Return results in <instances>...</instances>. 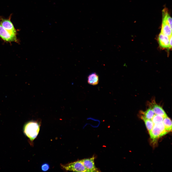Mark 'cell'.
I'll return each instance as SVG.
<instances>
[{
  "label": "cell",
  "instance_id": "1",
  "mask_svg": "<svg viewBox=\"0 0 172 172\" xmlns=\"http://www.w3.org/2000/svg\"><path fill=\"white\" fill-rule=\"evenodd\" d=\"M41 122L36 120H31L26 122L23 127V132L32 145V142L38 136L40 129Z\"/></svg>",
  "mask_w": 172,
  "mask_h": 172
},
{
  "label": "cell",
  "instance_id": "2",
  "mask_svg": "<svg viewBox=\"0 0 172 172\" xmlns=\"http://www.w3.org/2000/svg\"><path fill=\"white\" fill-rule=\"evenodd\" d=\"M167 132L162 122L154 124L152 129L149 133L151 138L155 140L165 135Z\"/></svg>",
  "mask_w": 172,
  "mask_h": 172
},
{
  "label": "cell",
  "instance_id": "3",
  "mask_svg": "<svg viewBox=\"0 0 172 172\" xmlns=\"http://www.w3.org/2000/svg\"><path fill=\"white\" fill-rule=\"evenodd\" d=\"M60 166L62 168L67 171L76 172H88L81 160L65 164H61Z\"/></svg>",
  "mask_w": 172,
  "mask_h": 172
},
{
  "label": "cell",
  "instance_id": "4",
  "mask_svg": "<svg viewBox=\"0 0 172 172\" xmlns=\"http://www.w3.org/2000/svg\"><path fill=\"white\" fill-rule=\"evenodd\" d=\"M0 37L7 42H17L16 35H14L4 28L0 24Z\"/></svg>",
  "mask_w": 172,
  "mask_h": 172
},
{
  "label": "cell",
  "instance_id": "5",
  "mask_svg": "<svg viewBox=\"0 0 172 172\" xmlns=\"http://www.w3.org/2000/svg\"><path fill=\"white\" fill-rule=\"evenodd\" d=\"M0 24L6 30L12 34L16 35V30L10 18H0Z\"/></svg>",
  "mask_w": 172,
  "mask_h": 172
},
{
  "label": "cell",
  "instance_id": "6",
  "mask_svg": "<svg viewBox=\"0 0 172 172\" xmlns=\"http://www.w3.org/2000/svg\"><path fill=\"white\" fill-rule=\"evenodd\" d=\"M94 159V157H93L90 158L81 160L88 172H99L95 165Z\"/></svg>",
  "mask_w": 172,
  "mask_h": 172
},
{
  "label": "cell",
  "instance_id": "7",
  "mask_svg": "<svg viewBox=\"0 0 172 172\" xmlns=\"http://www.w3.org/2000/svg\"><path fill=\"white\" fill-rule=\"evenodd\" d=\"M150 104L149 107L151 108L155 114L161 115L164 118L167 116L162 108L156 104L155 101H152Z\"/></svg>",
  "mask_w": 172,
  "mask_h": 172
},
{
  "label": "cell",
  "instance_id": "8",
  "mask_svg": "<svg viewBox=\"0 0 172 172\" xmlns=\"http://www.w3.org/2000/svg\"><path fill=\"white\" fill-rule=\"evenodd\" d=\"M169 37L161 33L159 34L158 42L161 47L164 48H169Z\"/></svg>",
  "mask_w": 172,
  "mask_h": 172
},
{
  "label": "cell",
  "instance_id": "9",
  "mask_svg": "<svg viewBox=\"0 0 172 172\" xmlns=\"http://www.w3.org/2000/svg\"><path fill=\"white\" fill-rule=\"evenodd\" d=\"M99 81L98 75L95 72H93L90 74L87 77L88 83L93 86L97 85Z\"/></svg>",
  "mask_w": 172,
  "mask_h": 172
},
{
  "label": "cell",
  "instance_id": "10",
  "mask_svg": "<svg viewBox=\"0 0 172 172\" xmlns=\"http://www.w3.org/2000/svg\"><path fill=\"white\" fill-rule=\"evenodd\" d=\"M172 28L167 23L162 21L161 33L169 37L172 36Z\"/></svg>",
  "mask_w": 172,
  "mask_h": 172
},
{
  "label": "cell",
  "instance_id": "11",
  "mask_svg": "<svg viewBox=\"0 0 172 172\" xmlns=\"http://www.w3.org/2000/svg\"><path fill=\"white\" fill-rule=\"evenodd\" d=\"M140 113L141 114V116L145 118L150 119H151L155 114L151 108L150 107L145 111L143 112L141 111Z\"/></svg>",
  "mask_w": 172,
  "mask_h": 172
},
{
  "label": "cell",
  "instance_id": "12",
  "mask_svg": "<svg viewBox=\"0 0 172 172\" xmlns=\"http://www.w3.org/2000/svg\"><path fill=\"white\" fill-rule=\"evenodd\" d=\"M162 11V21L167 22L172 28V19L168 13L167 10L165 8Z\"/></svg>",
  "mask_w": 172,
  "mask_h": 172
},
{
  "label": "cell",
  "instance_id": "13",
  "mask_svg": "<svg viewBox=\"0 0 172 172\" xmlns=\"http://www.w3.org/2000/svg\"><path fill=\"white\" fill-rule=\"evenodd\" d=\"M163 123L164 125L166 130L167 132L170 131L172 130V121L171 119L167 116L163 118Z\"/></svg>",
  "mask_w": 172,
  "mask_h": 172
},
{
  "label": "cell",
  "instance_id": "14",
  "mask_svg": "<svg viewBox=\"0 0 172 172\" xmlns=\"http://www.w3.org/2000/svg\"><path fill=\"white\" fill-rule=\"evenodd\" d=\"M141 118L144 121L147 130L149 132L152 129L154 125L151 119H146L142 116H141Z\"/></svg>",
  "mask_w": 172,
  "mask_h": 172
},
{
  "label": "cell",
  "instance_id": "15",
  "mask_svg": "<svg viewBox=\"0 0 172 172\" xmlns=\"http://www.w3.org/2000/svg\"><path fill=\"white\" fill-rule=\"evenodd\" d=\"M163 118L164 117L162 116L156 114L154 115L151 120L154 124L162 122Z\"/></svg>",
  "mask_w": 172,
  "mask_h": 172
},
{
  "label": "cell",
  "instance_id": "16",
  "mask_svg": "<svg viewBox=\"0 0 172 172\" xmlns=\"http://www.w3.org/2000/svg\"><path fill=\"white\" fill-rule=\"evenodd\" d=\"M49 168V165L47 163H43L41 166V169L42 171L44 172H45L48 171Z\"/></svg>",
  "mask_w": 172,
  "mask_h": 172
},
{
  "label": "cell",
  "instance_id": "17",
  "mask_svg": "<svg viewBox=\"0 0 172 172\" xmlns=\"http://www.w3.org/2000/svg\"><path fill=\"white\" fill-rule=\"evenodd\" d=\"M169 48H172V36H171L169 37Z\"/></svg>",
  "mask_w": 172,
  "mask_h": 172
}]
</instances>
